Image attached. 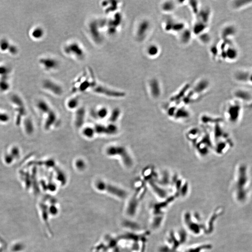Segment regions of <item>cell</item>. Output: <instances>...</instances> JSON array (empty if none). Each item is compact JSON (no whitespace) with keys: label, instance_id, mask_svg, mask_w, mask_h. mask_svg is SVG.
Listing matches in <instances>:
<instances>
[{"label":"cell","instance_id":"cell-1","mask_svg":"<svg viewBox=\"0 0 252 252\" xmlns=\"http://www.w3.org/2000/svg\"><path fill=\"white\" fill-rule=\"evenodd\" d=\"M92 252H122L118 245L117 236L106 234L99 239L92 247Z\"/></svg>","mask_w":252,"mask_h":252},{"label":"cell","instance_id":"cell-2","mask_svg":"<svg viewBox=\"0 0 252 252\" xmlns=\"http://www.w3.org/2000/svg\"><path fill=\"white\" fill-rule=\"evenodd\" d=\"M97 191L106 192L119 200H123L128 196L127 192L121 188L102 180H98L94 185Z\"/></svg>","mask_w":252,"mask_h":252},{"label":"cell","instance_id":"cell-3","mask_svg":"<svg viewBox=\"0 0 252 252\" xmlns=\"http://www.w3.org/2000/svg\"><path fill=\"white\" fill-rule=\"evenodd\" d=\"M106 154L109 156H120L125 166L131 167L133 160L127 149L122 146H111L106 149Z\"/></svg>","mask_w":252,"mask_h":252},{"label":"cell","instance_id":"cell-4","mask_svg":"<svg viewBox=\"0 0 252 252\" xmlns=\"http://www.w3.org/2000/svg\"><path fill=\"white\" fill-rule=\"evenodd\" d=\"M166 111L169 117L175 120L184 121L187 120L191 117V113L184 107H178L172 106L168 107Z\"/></svg>","mask_w":252,"mask_h":252},{"label":"cell","instance_id":"cell-5","mask_svg":"<svg viewBox=\"0 0 252 252\" xmlns=\"http://www.w3.org/2000/svg\"><path fill=\"white\" fill-rule=\"evenodd\" d=\"M64 52L66 55L74 57L78 60H83L85 56L83 48L77 42H72L64 46Z\"/></svg>","mask_w":252,"mask_h":252},{"label":"cell","instance_id":"cell-6","mask_svg":"<svg viewBox=\"0 0 252 252\" xmlns=\"http://www.w3.org/2000/svg\"><path fill=\"white\" fill-rule=\"evenodd\" d=\"M151 29V24L148 20L141 21L136 28L135 37L139 42H143L147 37Z\"/></svg>","mask_w":252,"mask_h":252},{"label":"cell","instance_id":"cell-7","mask_svg":"<svg viewBox=\"0 0 252 252\" xmlns=\"http://www.w3.org/2000/svg\"><path fill=\"white\" fill-rule=\"evenodd\" d=\"M88 30L89 34L94 41L97 43L100 44L103 41V39L101 32L100 27L97 20L92 21L88 24Z\"/></svg>","mask_w":252,"mask_h":252},{"label":"cell","instance_id":"cell-8","mask_svg":"<svg viewBox=\"0 0 252 252\" xmlns=\"http://www.w3.org/2000/svg\"><path fill=\"white\" fill-rule=\"evenodd\" d=\"M92 90L94 93L112 98H122L125 96V93L124 92L113 90L98 84Z\"/></svg>","mask_w":252,"mask_h":252},{"label":"cell","instance_id":"cell-9","mask_svg":"<svg viewBox=\"0 0 252 252\" xmlns=\"http://www.w3.org/2000/svg\"><path fill=\"white\" fill-rule=\"evenodd\" d=\"M123 20L122 15L120 13H117L114 15L112 19L107 21V32L109 34L113 35L115 34L117 30V28L122 23Z\"/></svg>","mask_w":252,"mask_h":252},{"label":"cell","instance_id":"cell-10","mask_svg":"<svg viewBox=\"0 0 252 252\" xmlns=\"http://www.w3.org/2000/svg\"><path fill=\"white\" fill-rule=\"evenodd\" d=\"M43 87L58 96H60L63 93V89L60 85L50 80H46L43 82Z\"/></svg>","mask_w":252,"mask_h":252},{"label":"cell","instance_id":"cell-11","mask_svg":"<svg viewBox=\"0 0 252 252\" xmlns=\"http://www.w3.org/2000/svg\"><path fill=\"white\" fill-rule=\"evenodd\" d=\"M39 63L46 71L55 70L60 66L59 61L54 58H42L40 60Z\"/></svg>","mask_w":252,"mask_h":252},{"label":"cell","instance_id":"cell-12","mask_svg":"<svg viewBox=\"0 0 252 252\" xmlns=\"http://www.w3.org/2000/svg\"><path fill=\"white\" fill-rule=\"evenodd\" d=\"M149 92L151 96L155 99H157L162 94L161 87L159 82L155 79H152L148 82Z\"/></svg>","mask_w":252,"mask_h":252},{"label":"cell","instance_id":"cell-13","mask_svg":"<svg viewBox=\"0 0 252 252\" xmlns=\"http://www.w3.org/2000/svg\"><path fill=\"white\" fill-rule=\"evenodd\" d=\"M209 87V82L205 79H202L197 82L195 86L194 91L198 94H202L207 90Z\"/></svg>","mask_w":252,"mask_h":252},{"label":"cell","instance_id":"cell-14","mask_svg":"<svg viewBox=\"0 0 252 252\" xmlns=\"http://www.w3.org/2000/svg\"><path fill=\"white\" fill-rule=\"evenodd\" d=\"M85 109L83 107H80L78 109L76 114L75 124L76 127L80 128L84 124L85 117Z\"/></svg>","mask_w":252,"mask_h":252},{"label":"cell","instance_id":"cell-15","mask_svg":"<svg viewBox=\"0 0 252 252\" xmlns=\"http://www.w3.org/2000/svg\"><path fill=\"white\" fill-rule=\"evenodd\" d=\"M159 47L156 44H150L146 49V53L149 57L155 58L157 57L160 53Z\"/></svg>","mask_w":252,"mask_h":252},{"label":"cell","instance_id":"cell-16","mask_svg":"<svg viewBox=\"0 0 252 252\" xmlns=\"http://www.w3.org/2000/svg\"><path fill=\"white\" fill-rule=\"evenodd\" d=\"M118 2L113 1H104L102 2V6L103 7L106 8L105 12L107 13H110L117 10L118 8Z\"/></svg>","mask_w":252,"mask_h":252},{"label":"cell","instance_id":"cell-17","mask_svg":"<svg viewBox=\"0 0 252 252\" xmlns=\"http://www.w3.org/2000/svg\"><path fill=\"white\" fill-rule=\"evenodd\" d=\"M180 33V40L182 43L183 44H187L190 42L192 39V32L191 30L185 29Z\"/></svg>","mask_w":252,"mask_h":252},{"label":"cell","instance_id":"cell-18","mask_svg":"<svg viewBox=\"0 0 252 252\" xmlns=\"http://www.w3.org/2000/svg\"><path fill=\"white\" fill-rule=\"evenodd\" d=\"M175 8V4L171 1L165 2L161 5V9L163 12L170 13L173 12Z\"/></svg>","mask_w":252,"mask_h":252},{"label":"cell","instance_id":"cell-19","mask_svg":"<svg viewBox=\"0 0 252 252\" xmlns=\"http://www.w3.org/2000/svg\"><path fill=\"white\" fill-rule=\"evenodd\" d=\"M95 133L98 134H106L110 135V132L107 126L101 125H96L94 128Z\"/></svg>","mask_w":252,"mask_h":252},{"label":"cell","instance_id":"cell-20","mask_svg":"<svg viewBox=\"0 0 252 252\" xmlns=\"http://www.w3.org/2000/svg\"><path fill=\"white\" fill-rule=\"evenodd\" d=\"M79 103H80V100H79V97H75L69 100L67 103V105L69 108L73 109L78 107Z\"/></svg>","mask_w":252,"mask_h":252},{"label":"cell","instance_id":"cell-21","mask_svg":"<svg viewBox=\"0 0 252 252\" xmlns=\"http://www.w3.org/2000/svg\"><path fill=\"white\" fill-rule=\"evenodd\" d=\"M108 114V110L106 107H102L98 111L93 112V115H95L98 118L103 119Z\"/></svg>","mask_w":252,"mask_h":252},{"label":"cell","instance_id":"cell-22","mask_svg":"<svg viewBox=\"0 0 252 252\" xmlns=\"http://www.w3.org/2000/svg\"><path fill=\"white\" fill-rule=\"evenodd\" d=\"M121 113V112L120 109L118 108H114L111 113L109 121L112 122H114L117 121L118 118L120 116Z\"/></svg>","mask_w":252,"mask_h":252},{"label":"cell","instance_id":"cell-23","mask_svg":"<svg viewBox=\"0 0 252 252\" xmlns=\"http://www.w3.org/2000/svg\"><path fill=\"white\" fill-rule=\"evenodd\" d=\"M44 35V30L41 28L37 27L32 32V36L35 39H40Z\"/></svg>","mask_w":252,"mask_h":252},{"label":"cell","instance_id":"cell-24","mask_svg":"<svg viewBox=\"0 0 252 252\" xmlns=\"http://www.w3.org/2000/svg\"><path fill=\"white\" fill-rule=\"evenodd\" d=\"M95 131L94 128L91 127L85 128L83 130V134L87 138H91L94 137Z\"/></svg>","mask_w":252,"mask_h":252},{"label":"cell","instance_id":"cell-25","mask_svg":"<svg viewBox=\"0 0 252 252\" xmlns=\"http://www.w3.org/2000/svg\"><path fill=\"white\" fill-rule=\"evenodd\" d=\"M199 39L202 43H207L209 42V41H210V36L205 32L199 35Z\"/></svg>","mask_w":252,"mask_h":252},{"label":"cell","instance_id":"cell-26","mask_svg":"<svg viewBox=\"0 0 252 252\" xmlns=\"http://www.w3.org/2000/svg\"><path fill=\"white\" fill-rule=\"evenodd\" d=\"M234 29L232 27H227L223 30L222 32V35L224 37H226L227 36H229L232 35L233 34H234Z\"/></svg>","mask_w":252,"mask_h":252},{"label":"cell","instance_id":"cell-27","mask_svg":"<svg viewBox=\"0 0 252 252\" xmlns=\"http://www.w3.org/2000/svg\"><path fill=\"white\" fill-rule=\"evenodd\" d=\"M75 166L77 169L80 171H83L86 168V165L83 160L78 159L76 162Z\"/></svg>","mask_w":252,"mask_h":252},{"label":"cell","instance_id":"cell-28","mask_svg":"<svg viewBox=\"0 0 252 252\" xmlns=\"http://www.w3.org/2000/svg\"><path fill=\"white\" fill-rule=\"evenodd\" d=\"M107 127H108V129H109V132H110L111 135L115 134L118 131V128L114 124H112H112H109V125L107 126Z\"/></svg>","mask_w":252,"mask_h":252},{"label":"cell","instance_id":"cell-29","mask_svg":"<svg viewBox=\"0 0 252 252\" xmlns=\"http://www.w3.org/2000/svg\"><path fill=\"white\" fill-rule=\"evenodd\" d=\"M9 45L8 42L6 40H2L0 42V48L2 50H5L7 49Z\"/></svg>","mask_w":252,"mask_h":252}]
</instances>
